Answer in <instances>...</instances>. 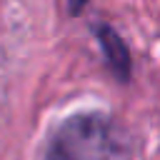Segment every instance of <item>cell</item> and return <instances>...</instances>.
I'll return each instance as SVG.
<instances>
[{"label":"cell","instance_id":"cell-1","mask_svg":"<svg viewBox=\"0 0 160 160\" xmlns=\"http://www.w3.org/2000/svg\"><path fill=\"white\" fill-rule=\"evenodd\" d=\"M52 158L55 160H125L128 142L108 118L78 115L60 128L52 142Z\"/></svg>","mask_w":160,"mask_h":160},{"label":"cell","instance_id":"cell-2","mask_svg":"<svg viewBox=\"0 0 160 160\" xmlns=\"http://www.w3.org/2000/svg\"><path fill=\"white\" fill-rule=\"evenodd\" d=\"M98 38H100V48H102L105 60H108V65L112 68L115 78L128 80V78H130V65H132V62H130V52H128L125 42L120 40V35H118L110 25H102V28L98 30Z\"/></svg>","mask_w":160,"mask_h":160},{"label":"cell","instance_id":"cell-3","mask_svg":"<svg viewBox=\"0 0 160 160\" xmlns=\"http://www.w3.org/2000/svg\"><path fill=\"white\" fill-rule=\"evenodd\" d=\"M70 2V12L75 15V12H80L82 10V5H85V0H68Z\"/></svg>","mask_w":160,"mask_h":160}]
</instances>
